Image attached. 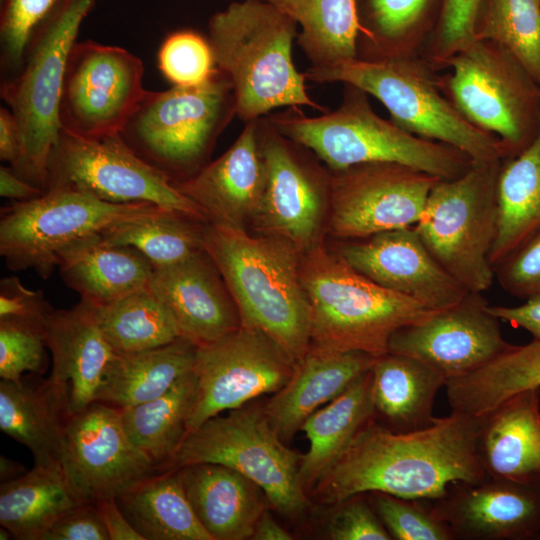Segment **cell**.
Masks as SVG:
<instances>
[{
  "mask_svg": "<svg viewBox=\"0 0 540 540\" xmlns=\"http://www.w3.org/2000/svg\"><path fill=\"white\" fill-rule=\"evenodd\" d=\"M480 418L451 411L412 432H394L369 421L318 481L314 496L326 504L357 494L435 500L457 482L487 475L476 452Z\"/></svg>",
  "mask_w": 540,
  "mask_h": 540,
  "instance_id": "obj_1",
  "label": "cell"
},
{
  "mask_svg": "<svg viewBox=\"0 0 540 540\" xmlns=\"http://www.w3.org/2000/svg\"><path fill=\"white\" fill-rule=\"evenodd\" d=\"M203 249L223 278L241 326L260 330L296 363L311 343V307L301 252L277 237L207 222Z\"/></svg>",
  "mask_w": 540,
  "mask_h": 540,
  "instance_id": "obj_2",
  "label": "cell"
},
{
  "mask_svg": "<svg viewBox=\"0 0 540 540\" xmlns=\"http://www.w3.org/2000/svg\"><path fill=\"white\" fill-rule=\"evenodd\" d=\"M215 63L229 78L235 113L249 122L274 108L308 105L324 110L306 93L292 44L297 24L262 0L232 2L209 21Z\"/></svg>",
  "mask_w": 540,
  "mask_h": 540,
  "instance_id": "obj_3",
  "label": "cell"
},
{
  "mask_svg": "<svg viewBox=\"0 0 540 540\" xmlns=\"http://www.w3.org/2000/svg\"><path fill=\"white\" fill-rule=\"evenodd\" d=\"M300 275L311 307V343L329 349L380 357L394 332L437 312L373 282L322 242L302 253Z\"/></svg>",
  "mask_w": 540,
  "mask_h": 540,
  "instance_id": "obj_4",
  "label": "cell"
},
{
  "mask_svg": "<svg viewBox=\"0 0 540 540\" xmlns=\"http://www.w3.org/2000/svg\"><path fill=\"white\" fill-rule=\"evenodd\" d=\"M341 106L321 117L283 113L269 122L283 136L312 150L333 171L372 162L399 163L440 179L465 173L473 160L443 142L408 132L379 117L365 92L348 85Z\"/></svg>",
  "mask_w": 540,
  "mask_h": 540,
  "instance_id": "obj_5",
  "label": "cell"
},
{
  "mask_svg": "<svg viewBox=\"0 0 540 540\" xmlns=\"http://www.w3.org/2000/svg\"><path fill=\"white\" fill-rule=\"evenodd\" d=\"M315 82H342L377 98L393 122L417 136L451 145L473 161L507 158L501 140L468 121L439 83L418 61L399 55L352 59L325 68H310Z\"/></svg>",
  "mask_w": 540,
  "mask_h": 540,
  "instance_id": "obj_6",
  "label": "cell"
},
{
  "mask_svg": "<svg viewBox=\"0 0 540 540\" xmlns=\"http://www.w3.org/2000/svg\"><path fill=\"white\" fill-rule=\"evenodd\" d=\"M95 1L67 0L34 36L21 70L1 84V97L16 119L20 138L19 158L11 168L43 192L62 130L59 107L68 56Z\"/></svg>",
  "mask_w": 540,
  "mask_h": 540,
  "instance_id": "obj_7",
  "label": "cell"
},
{
  "mask_svg": "<svg viewBox=\"0 0 540 540\" xmlns=\"http://www.w3.org/2000/svg\"><path fill=\"white\" fill-rule=\"evenodd\" d=\"M503 159L473 161L431 190L413 226L435 260L469 292L488 290L495 278L489 254L498 230V177Z\"/></svg>",
  "mask_w": 540,
  "mask_h": 540,
  "instance_id": "obj_8",
  "label": "cell"
},
{
  "mask_svg": "<svg viewBox=\"0 0 540 540\" xmlns=\"http://www.w3.org/2000/svg\"><path fill=\"white\" fill-rule=\"evenodd\" d=\"M301 459L284 445L264 407L244 405L189 431L160 472L195 463L222 464L255 483L273 509L297 517L310 505L300 479Z\"/></svg>",
  "mask_w": 540,
  "mask_h": 540,
  "instance_id": "obj_9",
  "label": "cell"
},
{
  "mask_svg": "<svg viewBox=\"0 0 540 540\" xmlns=\"http://www.w3.org/2000/svg\"><path fill=\"white\" fill-rule=\"evenodd\" d=\"M167 210L148 202L110 203L70 188L49 189L1 209L0 255L11 270L33 269L47 279L60 252L77 240Z\"/></svg>",
  "mask_w": 540,
  "mask_h": 540,
  "instance_id": "obj_10",
  "label": "cell"
},
{
  "mask_svg": "<svg viewBox=\"0 0 540 540\" xmlns=\"http://www.w3.org/2000/svg\"><path fill=\"white\" fill-rule=\"evenodd\" d=\"M233 113L232 84L217 68L198 85L146 91L121 135L166 174L184 171L202 161Z\"/></svg>",
  "mask_w": 540,
  "mask_h": 540,
  "instance_id": "obj_11",
  "label": "cell"
},
{
  "mask_svg": "<svg viewBox=\"0 0 540 540\" xmlns=\"http://www.w3.org/2000/svg\"><path fill=\"white\" fill-rule=\"evenodd\" d=\"M451 101L476 127L498 137L507 158L534 138L540 119V86L500 44L475 39L449 57Z\"/></svg>",
  "mask_w": 540,
  "mask_h": 540,
  "instance_id": "obj_12",
  "label": "cell"
},
{
  "mask_svg": "<svg viewBox=\"0 0 540 540\" xmlns=\"http://www.w3.org/2000/svg\"><path fill=\"white\" fill-rule=\"evenodd\" d=\"M55 188L88 192L110 203L148 202L208 222L174 180L140 157L121 133L84 137L61 130L48 163L46 191Z\"/></svg>",
  "mask_w": 540,
  "mask_h": 540,
  "instance_id": "obj_13",
  "label": "cell"
},
{
  "mask_svg": "<svg viewBox=\"0 0 540 540\" xmlns=\"http://www.w3.org/2000/svg\"><path fill=\"white\" fill-rule=\"evenodd\" d=\"M295 365L269 336L245 326L198 346L192 367L195 388L187 433L223 411L276 393L288 382Z\"/></svg>",
  "mask_w": 540,
  "mask_h": 540,
  "instance_id": "obj_14",
  "label": "cell"
},
{
  "mask_svg": "<svg viewBox=\"0 0 540 540\" xmlns=\"http://www.w3.org/2000/svg\"><path fill=\"white\" fill-rule=\"evenodd\" d=\"M440 178L390 162L334 171L329 179L327 231L338 240L414 226Z\"/></svg>",
  "mask_w": 540,
  "mask_h": 540,
  "instance_id": "obj_15",
  "label": "cell"
},
{
  "mask_svg": "<svg viewBox=\"0 0 540 540\" xmlns=\"http://www.w3.org/2000/svg\"><path fill=\"white\" fill-rule=\"evenodd\" d=\"M142 61L88 40L70 50L59 107L62 130L84 137L121 133L147 90Z\"/></svg>",
  "mask_w": 540,
  "mask_h": 540,
  "instance_id": "obj_16",
  "label": "cell"
},
{
  "mask_svg": "<svg viewBox=\"0 0 540 540\" xmlns=\"http://www.w3.org/2000/svg\"><path fill=\"white\" fill-rule=\"evenodd\" d=\"M61 466L84 503L118 498L158 472L130 441L119 408L93 402L67 427Z\"/></svg>",
  "mask_w": 540,
  "mask_h": 540,
  "instance_id": "obj_17",
  "label": "cell"
},
{
  "mask_svg": "<svg viewBox=\"0 0 540 540\" xmlns=\"http://www.w3.org/2000/svg\"><path fill=\"white\" fill-rule=\"evenodd\" d=\"M488 307L482 293L469 292L457 304L398 329L388 352L415 358L446 381L472 373L513 346L503 338L499 319Z\"/></svg>",
  "mask_w": 540,
  "mask_h": 540,
  "instance_id": "obj_18",
  "label": "cell"
},
{
  "mask_svg": "<svg viewBox=\"0 0 540 540\" xmlns=\"http://www.w3.org/2000/svg\"><path fill=\"white\" fill-rule=\"evenodd\" d=\"M260 123L266 183L251 225L259 234L289 242L302 254L322 242L329 190L324 192L318 178L269 120Z\"/></svg>",
  "mask_w": 540,
  "mask_h": 540,
  "instance_id": "obj_19",
  "label": "cell"
},
{
  "mask_svg": "<svg viewBox=\"0 0 540 540\" xmlns=\"http://www.w3.org/2000/svg\"><path fill=\"white\" fill-rule=\"evenodd\" d=\"M333 250L373 282L434 311L469 293L435 260L413 226L340 240Z\"/></svg>",
  "mask_w": 540,
  "mask_h": 540,
  "instance_id": "obj_20",
  "label": "cell"
},
{
  "mask_svg": "<svg viewBox=\"0 0 540 540\" xmlns=\"http://www.w3.org/2000/svg\"><path fill=\"white\" fill-rule=\"evenodd\" d=\"M454 540H528L540 536V488L486 476L457 482L430 500Z\"/></svg>",
  "mask_w": 540,
  "mask_h": 540,
  "instance_id": "obj_21",
  "label": "cell"
},
{
  "mask_svg": "<svg viewBox=\"0 0 540 540\" xmlns=\"http://www.w3.org/2000/svg\"><path fill=\"white\" fill-rule=\"evenodd\" d=\"M258 120L247 122L233 145L176 188L193 201L208 222L244 229L252 223L266 183Z\"/></svg>",
  "mask_w": 540,
  "mask_h": 540,
  "instance_id": "obj_22",
  "label": "cell"
},
{
  "mask_svg": "<svg viewBox=\"0 0 540 540\" xmlns=\"http://www.w3.org/2000/svg\"><path fill=\"white\" fill-rule=\"evenodd\" d=\"M148 286L171 313L180 336L197 347L241 326L233 298L204 250L154 269Z\"/></svg>",
  "mask_w": 540,
  "mask_h": 540,
  "instance_id": "obj_23",
  "label": "cell"
},
{
  "mask_svg": "<svg viewBox=\"0 0 540 540\" xmlns=\"http://www.w3.org/2000/svg\"><path fill=\"white\" fill-rule=\"evenodd\" d=\"M377 358L361 351H339L310 343L288 382L264 406L278 436L290 440L313 412L371 370Z\"/></svg>",
  "mask_w": 540,
  "mask_h": 540,
  "instance_id": "obj_24",
  "label": "cell"
},
{
  "mask_svg": "<svg viewBox=\"0 0 540 540\" xmlns=\"http://www.w3.org/2000/svg\"><path fill=\"white\" fill-rule=\"evenodd\" d=\"M73 415L68 382L35 374L0 382V429L32 452L34 464H61Z\"/></svg>",
  "mask_w": 540,
  "mask_h": 540,
  "instance_id": "obj_25",
  "label": "cell"
},
{
  "mask_svg": "<svg viewBox=\"0 0 540 540\" xmlns=\"http://www.w3.org/2000/svg\"><path fill=\"white\" fill-rule=\"evenodd\" d=\"M539 395L524 390L479 417L476 452L487 476L540 488Z\"/></svg>",
  "mask_w": 540,
  "mask_h": 540,
  "instance_id": "obj_26",
  "label": "cell"
},
{
  "mask_svg": "<svg viewBox=\"0 0 540 540\" xmlns=\"http://www.w3.org/2000/svg\"><path fill=\"white\" fill-rule=\"evenodd\" d=\"M52 354L51 376L71 386L73 413L96 402L115 352L96 319L94 306L81 300L70 309H54L45 323Z\"/></svg>",
  "mask_w": 540,
  "mask_h": 540,
  "instance_id": "obj_27",
  "label": "cell"
},
{
  "mask_svg": "<svg viewBox=\"0 0 540 540\" xmlns=\"http://www.w3.org/2000/svg\"><path fill=\"white\" fill-rule=\"evenodd\" d=\"M177 470L196 516L213 540L252 537L265 510L255 483L217 463H195Z\"/></svg>",
  "mask_w": 540,
  "mask_h": 540,
  "instance_id": "obj_28",
  "label": "cell"
},
{
  "mask_svg": "<svg viewBox=\"0 0 540 540\" xmlns=\"http://www.w3.org/2000/svg\"><path fill=\"white\" fill-rule=\"evenodd\" d=\"M57 268L65 284L93 306L147 286L154 271L138 250L106 243L100 234L77 240L62 250Z\"/></svg>",
  "mask_w": 540,
  "mask_h": 540,
  "instance_id": "obj_29",
  "label": "cell"
},
{
  "mask_svg": "<svg viewBox=\"0 0 540 540\" xmlns=\"http://www.w3.org/2000/svg\"><path fill=\"white\" fill-rule=\"evenodd\" d=\"M373 419L394 432L430 426L435 396L446 378L427 364L401 354L386 353L371 368Z\"/></svg>",
  "mask_w": 540,
  "mask_h": 540,
  "instance_id": "obj_30",
  "label": "cell"
},
{
  "mask_svg": "<svg viewBox=\"0 0 540 540\" xmlns=\"http://www.w3.org/2000/svg\"><path fill=\"white\" fill-rule=\"evenodd\" d=\"M371 370L358 377L338 397L313 412L302 424L308 452L302 455L300 479L309 490L328 472L357 433L373 419Z\"/></svg>",
  "mask_w": 540,
  "mask_h": 540,
  "instance_id": "obj_31",
  "label": "cell"
},
{
  "mask_svg": "<svg viewBox=\"0 0 540 540\" xmlns=\"http://www.w3.org/2000/svg\"><path fill=\"white\" fill-rule=\"evenodd\" d=\"M196 349L181 337L153 349L115 353L96 402L123 409L161 396L192 370Z\"/></svg>",
  "mask_w": 540,
  "mask_h": 540,
  "instance_id": "obj_32",
  "label": "cell"
},
{
  "mask_svg": "<svg viewBox=\"0 0 540 540\" xmlns=\"http://www.w3.org/2000/svg\"><path fill=\"white\" fill-rule=\"evenodd\" d=\"M84 503L60 463L33 469L0 485V524L18 540H41L63 514Z\"/></svg>",
  "mask_w": 540,
  "mask_h": 540,
  "instance_id": "obj_33",
  "label": "cell"
},
{
  "mask_svg": "<svg viewBox=\"0 0 540 540\" xmlns=\"http://www.w3.org/2000/svg\"><path fill=\"white\" fill-rule=\"evenodd\" d=\"M503 160L497 187L498 230L489 254L493 268L540 229V119L532 141Z\"/></svg>",
  "mask_w": 540,
  "mask_h": 540,
  "instance_id": "obj_34",
  "label": "cell"
},
{
  "mask_svg": "<svg viewBox=\"0 0 540 540\" xmlns=\"http://www.w3.org/2000/svg\"><path fill=\"white\" fill-rule=\"evenodd\" d=\"M116 501L144 540H213L196 516L178 470L157 472Z\"/></svg>",
  "mask_w": 540,
  "mask_h": 540,
  "instance_id": "obj_35",
  "label": "cell"
},
{
  "mask_svg": "<svg viewBox=\"0 0 540 540\" xmlns=\"http://www.w3.org/2000/svg\"><path fill=\"white\" fill-rule=\"evenodd\" d=\"M445 387L451 411L475 417L519 392L540 388V340L513 345L474 372L447 380Z\"/></svg>",
  "mask_w": 540,
  "mask_h": 540,
  "instance_id": "obj_36",
  "label": "cell"
},
{
  "mask_svg": "<svg viewBox=\"0 0 540 540\" xmlns=\"http://www.w3.org/2000/svg\"><path fill=\"white\" fill-rule=\"evenodd\" d=\"M262 1L301 26L298 43L312 61V68H325L357 58L358 35L368 36L359 17L357 0Z\"/></svg>",
  "mask_w": 540,
  "mask_h": 540,
  "instance_id": "obj_37",
  "label": "cell"
},
{
  "mask_svg": "<svg viewBox=\"0 0 540 540\" xmlns=\"http://www.w3.org/2000/svg\"><path fill=\"white\" fill-rule=\"evenodd\" d=\"M195 388L192 370L161 396L120 409L123 427L138 448L158 469L170 461L187 434V416Z\"/></svg>",
  "mask_w": 540,
  "mask_h": 540,
  "instance_id": "obj_38",
  "label": "cell"
},
{
  "mask_svg": "<svg viewBox=\"0 0 540 540\" xmlns=\"http://www.w3.org/2000/svg\"><path fill=\"white\" fill-rule=\"evenodd\" d=\"M94 310L115 353L153 349L181 338L171 313L148 285Z\"/></svg>",
  "mask_w": 540,
  "mask_h": 540,
  "instance_id": "obj_39",
  "label": "cell"
},
{
  "mask_svg": "<svg viewBox=\"0 0 540 540\" xmlns=\"http://www.w3.org/2000/svg\"><path fill=\"white\" fill-rule=\"evenodd\" d=\"M204 224L167 210L114 226L100 235L106 243L135 248L156 269L175 265L204 250Z\"/></svg>",
  "mask_w": 540,
  "mask_h": 540,
  "instance_id": "obj_40",
  "label": "cell"
},
{
  "mask_svg": "<svg viewBox=\"0 0 540 540\" xmlns=\"http://www.w3.org/2000/svg\"><path fill=\"white\" fill-rule=\"evenodd\" d=\"M475 36L506 48L540 86V0H481Z\"/></svg>",
  "mask_w": 540,
  "mask_h": 540,
  "instance_id": "obj_41",
  "label": "cell"
},
{
  "mask_svg": "<svg viewBox=\"0 0 540 540\" xmlns=\"http://www.w3.org/2000/svg\"><path fill=\"white\" fill-rule=\"evenodd\" d=\"M67 0H0L1 69L5 79L22 68L28 48L41 26Z\"/></svg>",
  "mask_w": 540,
  "mask_h": 540,
  "instance_id": "obj_42",
  "label": "cell"
},
{
  "mask_svg": "<svg viewBox=\"0 0 540 540\" xmlns=\"http://www.w3.org/2000/svg\"><path fill=\"white\" fill-rule=\"evenodd\" d=\"M366 495L392 539L454 540L430 500L406 499L382 492Z\"/></svg>",
  "mask_w": 540,
  "mask_h": 540,
  "instance_id": "obj_43",
  "label": "cell"
},
{
  "mask_svg": "<svg viewBox=\"0 0 540 540\" xmlns=\"http://www.w3.org/2000/svg\"><path fill=\"white\" fill-rule=\"evenodd\" d=\"M45 324L0 319V377L20 383L25 373L41 375L47 366Z\"/></svg>",
  "mask_w": 540,
  "mask_h": 540,
  "instance_id": "obj_44",
  "label": "cell"
},
{
  "mask_svg": "<svg viewBox=\"0 0 540 540\" xmlns=\"http://www.w3.org/2000/svg\"><path fill=\"white\" fill-rule=\"evenodd\" d=\"M437 0H357L368 38L400 42L418 31L431 16Z\"/></svg>",
  "mask_w": 540,
  "mask_h": 540,
  "instance_id": "obj_45",
  "label": "cell"
},
{
  "mask_svg": "<svg viewBox=\"0 0 540 540\" xmlns=\"http://www.w3.org/2000/svg\"><path fill=\"white\" fill-rule=\"evenodd\" d=\"M158 65L175 86L201 84L217 70L210 42L187 30L165 39L158 53Z\"/></svg>",
  "mask_w": 540,
  "mask_h": 540,
  "instance_id": "obj_46",
  "label": "cell"
},
{
  "mask_svg": "<svg viewBox=\"0 0 540 540\" xmlns=\"http://www.w3.org/2000/svg\"><path fill=\"white\" fill-rule=\"evenodd\" d=\"M481 0H442L432 46V61L443 63L476 39Z\"/></svg>",
  "mask_w": 540,
  "mask_h": 540,
  "instance_id": "obj_47",
  "label": "cell"
},
{
  "mask_svg": "<svg viewBox=\"0 0 540 540\" xmlns=\"http://www.w3.org/2000/svg\"><path fill=\"white\" fill-rule=\"evenodd\" d=\"M327 524L333 540H391L366 493L351 496L336 505Z\"/></svg>",
  "mask_w": 540,
  "mask_h": 540,
  "instance_id": "obj_48",
  "label": "cell"
},
{
  "mask_svg": "<svg viewBox=\"0 0 540 540\" xmlns=\"http://www.w3.org/2000/svg\"><path fill=\"white\" fill-rule=\"evenodd\" d=\"M495 277L510 295L527 299L540 294V229L495 268Z\"/></svg>",
  "mask_w": 540,
  "mask_h": 540,
  "instance_id": "obj_49",
  "label": "cell"
},
{
  "mask_svg": "<svg viewBox=\"0 0 540 540\" xmlns=\"http://www.w3.org/2000/svg\"><path fill=\"white\" fill-rule=\"evenodd\" d=\"M54 308L40 290L25 287L16 276L0 281V319H16L45 324Z\"/></svg>",
  "mask_w": 540,
  "mask_h": 540,
  "instance_id": "obj_50",
  "label": "cell"
},
{
  "mask_svg": "<svg viewBox=\"0 0 540 540\" xmlns=\"http://www.w3.org/2000/svg\"><path fill=\"white\" fill-rule=\"evenodd\" d=\"M41 540H110L93 503H82L58 518Z\"/></svg>",
  "mask_w": 540,
  "mask_h": 540,
  "instance_id": "obj_51",
  "label": "cell"
},
{
  "mask_svg": "<svg viewBox=\"0 0 540 540\" xmlns=\"http://www.w3.org/2000/svg\"><path fill=\"white\" fill-rule=\"evenodd\" d=\"M489 311L499 320L513 327L528 331L534 339L540 340V294L531 296L526 302L515 307L490 306Z\"/></svg>",
  "mask_w": 540,
  "mask_h": 540,
  "instance_id": "obj_52",
  "label": "cell"
},
{
  "mask_svg": "<svg viewBox=\"0 0 540 540\" xmlns=\"http://www.w3.org/2000/svg\"><path fill=\"white\" fill-rule=\"evenodd\" d=\"M106 527L110 540H144L126 518L115 498L94 503Z\"/></svg>",
  "mask_w": 540,
  "mask_h": 540,
  "instance_id": "obj_53",
  "label": "cell"
},
{
  "mask_svg": "<svg viewBox=\"0 0 540 540\" xmlns=\"http://www.w3.org/2000/svg\"><path fill=\"white\" fill-rule=\"evenodd\" d=\"M20 154V138L15 117L7 108L0 109V158L13 166Z\"/></svg>",
  "mask_w": 540,
  "mask_h": 540,
  "instance_id": "obj_54",
  "label": "cell"
},
{
  "mask_svg": "<svg viewBox=\"0 0 540 540\" xmlns=\"http://www.w3.org/2000/svg\"><path fill=\"white\" fill-rule=\"evenodd\" d=\"M44 192L18 176L12 168L0 167V195L16 201H28L41 196Z\"/></svg>",
  "mask_w": 540,
  "mask_h": 540,
  "instance_id": "obj_55",
  "label": "cell"
},
{
  "mask_svg": "<svg viewBox=\"0 0 540 540\" xmlns=\"http://www.w3.org/2000/svg\"><path fill=\"white\" fill-rule=\"evenodd\" d=\"M251 538L254 540H291L293 536L264 510L255 525Z\"/></svg>",
  "mask_w": 540,
  "mask_h": 540,
  "instance_id": "obj_56",
  "label": "cell"
},
{
  "mask_svg": "<svg viewBox=\"0 0 540 540\" xmlns=\"http://www.w3.org/2000/svg\"><path fill=\"white\" fill-rule=\"evenodd\" d=\"M25 468L21 463L8 459L5 456L0 457V479L1 482L13 480L24 474Z\"/></svg>",
  "mask_w": 540,
  "mask_h": 540,
  "instance_id": "obj_57",
  "label": "cell"
},
{
  "mask_svg": "<svg viewBox=\"0 0 540 540\" xmlns=\"http://www.w3.org/2000/svg\"><path fill=\"white\" fill-rule=\"evenodd\" d=\"M14 539L13 534L7 528L1 526L0 528V540Z\"/></svg>",
  "mask_w": 540,
  "mask_h": 540,
  "instance_id": "obj_58",
  "label": "cell"
}]
</instances>
